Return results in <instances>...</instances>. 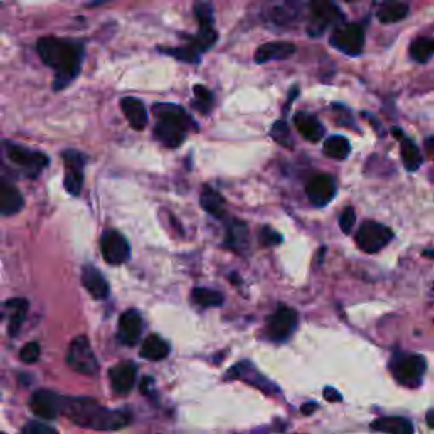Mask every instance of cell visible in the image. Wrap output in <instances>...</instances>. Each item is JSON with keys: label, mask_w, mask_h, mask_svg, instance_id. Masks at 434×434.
Listing matches in <instances>:
<instances>
[{"label": "cell", "mask_w": 434, "mask_h": 434, "mask_svg": "<svg viewBox=\"0 0 434 434\" xmlns=\"http://www.w3.org/2000/svg\"><path fill=\"white\" fill-rule=\"evenodd\" d=\"M38 55L48 66L56 72L53 83L55 90L68 85L80 73L83 60V46L80 43L58 38H43L38 41Z\"/></svg>", "instance_id": "cell-1"}, {"label": "cell", "mask_w": 434, "mask_h": 434, "mask_svg": "<svg viewBox=\"0 0 434 434\" xmlns=\"http://www.w3.org/2000/svg\"><path fill=\"white\" fill-rule=\"evenodd\" d=\"M61 413H65L78 426L97 429V431H109V429L112 431L129 423L127 414L105 409L92 398H63Z\"/></svg>", "instance_id": "cell-2"}, {"label": "cell", "mask_w": 434, "mask_h": 434, "mask_svg": "<svg viewBox=\"0 0 434 434\" xmlns=\"http://www.w3.org/2000/svg\"><path fill=\"white\" fill-rule=\"evenodd\" d=\"M392 375L404 387H418L426 374V360L413 353H396L391 361Z\"/></svg>", "instance_id": "cell-3"}, {"label": "cell", "mask_w": 434, "mask_h": 434, "mask_svg": "<svg viewBox=\"0 0 434 434\" xmlns=\"http://www.w3.org/2000/svg\"><path fill=\"white\" fill-rule=\"evenodd\" d=\"M66 363H68V366H72V370L82 375H95L97 369H99L94 351H92L90 343L85 336H78L72 341V344L68 346V353H66Z\"/></svg>", "instance_id": "cell-4"}, {"label": "cell", "mask_w": 434, "mask_h": 434, "mask_svg": "<svg viewBox=\"0 0 434 434\" xmlns=\"http://www.w3.org/2000/svg\"><path fill=\"white\" fill-rule=\"evenodd\" d=\"M6 158L16 166L22 168V171L28 176H38L48 165L46 154L12 143L6 144Z\"/></svg>", "instance_id": "cell-5"}, {"label": "cell", "mask_w": 434, "mask_h": 434, "mask_svg": "<svg viewBox=\"0 0 434 434\" xmlns=\"http://www.w3.org/2000/svg\"><path fill=\"white\" fill-rule=\"evenodd\" d=\"M393 233L387 226L380 223H369L361 224V228L356 233V245L360 246L361 251L365 253H376L382 248H385L392 241Z\"/></svg>", "instance_id": "cell-6"}, {"label": "cell", "mask_w": 434, "mask_h": 434, "mask_svg": "<svg viewBox=\"0 0 434 434\" xmlns=\"http://www.w3.org/2000/svg\"><path fill=\"white\" fill-rule=\"evenodd\" d=\"M331 44L341 53L349 56H356L363 51L365 46V34L363 29L356 24H344L338 28L331 36Z\"/></svg>", "instance_id": "cell-7"}, {"label": "cell", "mask_w": 434, "mask_h": 434, "mask_svg": "<svg viewBox=\"0 0 434 434\" xmlns=\"http://www.w3.org/2000/svg\"><path fill=\"white\" fill-rule=\"evenodd\" d=\"M341 19L339 9L331 0H312L311 2V36H321L327 28Z\"/></svg>", "instance_id": "cell-8"}, {"label": "cell", "mask_w": 434, "mask_h": 434, "mask_svg": "<svg viewBox=\"0 0 434 434\" xmlns=\"http://www.w3.org/2000/svg\"><path fill=\"white\" fill-rule=\"evenodd\" d=\"M100 251L104 260L110 265H121L124 261L129 260L131 248L127 239L119 231H105L100 239Z\"/></svg>", "instance_id": "cell-9"}, {"label": "cell", "mask_w": 434, "mask_h": 434, "mask_svg": "<svg viewBox=\"0 0 434 434\" xmlns=\"http://www.w3.org/2000/svg\"><path fill=\"white\" fill-rule=\"evenodd\" d=\"M65 162V189L72 196H78L83 187V166H85V154L75 149L63 153Z\"/></svg>", "instance_id": "cell-10"}, {"label": "cell", "mask_w": 434, "mask_h": 434, "mask_svg": "<svg viewBox=\"0 0 434 434\" xmlns=\"http://www.w3.org/2000/svg\"><path fill=\"white\" fill-rule=\"evenodd\" d=\"M297 327V312L290 307H280L270 317L267 336L272 341H287Z\"/></svg>", "instance_id": "cell-11"}, {"label": "cell", "mask_w": 434, "mask_h": 434, "mask_svg": "<svg viewBox=\"0 0 434 434\" xmlns=\"http://www.w3.org/2000/svg\"><path fill=\"white\" fill-rule=\"evenodd\" d=\"M31 407H33V413L39 419L53 420L55 418H58V414L61 413L63 397H60L58 393L51 391H38L31 398Z\"/></svg>", "instance_id": "cell-12"}, {"label": "cell", "mask_w": 434, "mask_h": 434, "mask_svg": "<svg viewBox=\"0 0 434 434\" xmlns=\"http://www.w3.org/2000/svg\"><path fill=\"white\" fill-rule=\"evenodd\" d=\"M305 192H307L309 201H311L314 206L324 207L333 201L336 196V184L329 175H317L309 181Z\"/></svg>", "instance_id": "cell-13"}, {"label": "cell", "mask_w": 434, "mask_h": 434, "mask_svg": "<svg viewBox=\"0 0 434 434\" xmlns=\"http://www.w3.org/2000/svg\"><path fill=\"white\" fill-rule=\"evenodd\" d=\"M153 114L159 119V121L175 124V126L181 127L184 131L194 129V127H196V122L192 121V117H190L189 114L180 107V105L157 104V105H153Z\"/></svg>", "instance_id": "cell-14"}, {"label": "cell", "mask_w": 434, "mask_h": 434, "mask_svg": "<svg viewBox=\"0 0 434 434\" xmlns=\"http://www.w3.org/2000/svg\"><path fill=\"white\" fill-rule=\"evenodd\" d=\"M136 375H138V370H136L134 363H121V365L114 366L110 370V382H112V388L121 396H126L132 391L136 383Z\"/></svg>", "instance_id": "cell-15"}, {"label": "cell", "mask_w": 434, "mask_h": 434, "mask_svg": "<svg viewBox=\"0 0 434 434\" xmlns=\"http://www.w3.org/2000/svg\"><path fill=\"white\" fill-rule=\"evenodd\" d=\"M295 53V44L289 41H273L261 44L255 53L256 63H267L272 60H285Z\"/></svg>", "instance_id": "cell-16"}, {"label": "cell", "mask_w": 434, "mask_h": 434, "mask_svg": "<svg viewBox=\"0 0 434 434\" xmlns=\"http://www.w3.org/2000/svg\"><path fill=\"white\" fill-rule=\"evenodd\" d=\"M24 206L22 194L11 181L0 180V214L12 216L17 214Z\"/></svg>", "instance_id": "cell-17"}, {"label": "cell", "mask_w": 434, "mask_h": 434, "mask_svg": "<svg viewBox=\"0 0 434 434\" xmlns=\"http://www.w3.org/2000/svg\"><path fill=\"white\" fill-rule=\"evenodd\" d=\"M141 329H143V321H141V316L136 311L124 312L121 319H119V336H121L122 343L126 344L138 343Z\"/></svg>", "instance_id": "cell-18"}, {"label": "cell", "mask_w": 434, "mask_h": 434, "mask_svg": "<svg viewBox=\"0 0 434 434\" xmlns=\"http://www.w3.org/2000/svg\"><path fill=\"white\" fill-rule=\"evenodd\" d=\"M82 283L85 285L88 294L97 300H104L105 297L109 295L107 280H105L99 270L90 267V265H87V267L82 270Z\"/></svg>", "instance_id": "cell-19"}, {"label": "cell", "mask_w": 434, "mask_h": 434, "mask_svg": "<svg viewBox=\"0 0 434 434\" xmlns=\"http://www.w3.org/2000/svg\"><path fill=\"white\" fill-rule=\"evenodd\" d=\"M121 109L124 110V114H126L132 129H144L146 124H148V112H146L143 102L139 99H134V97H124L121 100Z\"/></svg>", "instance_id": "cell-20"}, {"label": "cell", "mask_w": 434, "mask_h": 434, "mask_svg": "<svg viewBox=\"0 0 434 434\" xmlns=\"http://www.w3.org/2000/svg\"><path fill=\"white\" fill-rule=\"evenodd\" d=\"M185 136H187V131L175 126V124L158 121L157 126H154V138H157L159 143L168 146V148H176V146H180L184 143Z\"/></svg>", "instance_id": "cell-21"}, {"label": "cell", "mask_w": 434, "mask_h": 434, "mask_svg": "<svg viewBox=\"0 0 434 434\" xmlns=\"http://www.w3.org/2000/svg\"><path fill=\"white\" fill-rule=\"evenodd\" d=\"M294 122L300 134H302L305 139L312 141V143H317V141L324 136V127H322V124L319 122L316 117L311 116V114H295Z\"/></svg>", "instance_id": "cell-22"}, {"label": "cell", "mask_w": 434, "mask_h": 434, "mask_svg": "<svg viewBox=\"0 0 434 434\" xmlns=\"http://www.w3.org/2000/svg\"><path fill=\"white\" fill-rule=\"evenodd\" d=\"M229 375L241 376L245 382L253 383L256 388H261V391H265L267 393H270L272 391L277 392L275 385H272L267 379H265V376H261L258 371L253 369V365H250V363H239V365L233 366V370L229 371Z\"/></svg>", "instance_id": "cell-23"}, {"label": "cell", "mask_w": 434, "mask_h": 434, "mask_svg": "<svg viewBox=\"0 0 434 434\" xmlns=\"http://www.w3.org/2000/svg\"><path fill=\"white\" fill-rule=\"evenodd\" d=\"M371 429L387 434H414V426L404 418H380L371 423Z\"/></svg>", "instance_id": "cell-24"}, {"label": "cell", "mask_w": 434, "mask_h": 434, "mask_svg": "<svg viewBox=\"0 0 434 434\" xmlns=\"http://www.w3.org/2000/svg\"><path fill=\"white\" fill-rule=\"evenodd\" d=\"M407 14H409V7L402 0H387L376 12V16L383 24H393V22L402 21Z\"/></svg>", "instance_id": "cell-25"}, {"label": "cell", "mask_w": 434, "mask_h": 434, "mask_svg": "<svg viewBox=\"0 0 434 434\" xmlns=\"http://www.w3.org/2000/svg\"><path fill=\"white\" fill-rule=\"evenodd\" d=\"M168 353H170V344L154 334L149 336L148 339H144L143 346H141V356L152 361L163 360V358L168 356Z\"/></svg>", "instance_id": "cell-26"}, {"label": "cell", "mask_w": 434, "mask_h": 434, "mask_svg": "<svg viewBox=\"0 0 434 434\" xmlns=\"http://www.w3.org/2000/svg\"><path fill=\"white\" fill-rule=\"evenodd\" d=\"M401 153H402V162H404L406 170L416 171L420 165H423V154H420L419 148L411 139L402 138Z\"/></svg>", "instance_id": "cell-27"}, {"label": "cell", "mask_w": 434, "mask_h": 434, "mask_svg": "<svg viewBox=\"0 0 434 434\" xmlns=\"http://www.w3.org/2000/svg\"><path fill=\"white\" fill-rule=\"evenodd\" d=\"M201 206L203 211L209 212L214 217H223L224 216V201L214 189H203L201 196Z\"/></svg>", "instance_id": "cell-28"}, {"label": "cell", "mask_w": 434, "mask_h": 434, "mask_svg": "<svg viewBox=\"0 0 434 434\" xmlns=\"http://www.w3.org/2000/svg\"><path fill=\"white\" fill-rule=\"evenodd\" d=\"M324 153L329 158L344 159L351 153V144H349V141L343 138V136H331L324 143Z\"/></svg>", "instance_id": "cell-29"}, {"label": "cell", "mask_w": 434, "mask_h": 434, "mask_svg": "<svg viewBox=\"0 0 434 434\" xmlns=\"http://www.w3.org/2000/svg\"><path fill=\"white\" fill-rule=\"evenodd\" d=\"M7 305L9 307L14 309V312H12V317H11V324H9V334L16 336L17 333H19L22 322H24L29 304H28V300H24V299H12V300H9Z\"/></svg>", "instance_id": "cell-30"}, {"label": "cell", "mask_w": 434, "mask_h": 434, "mask_svg": "<svg viewBox=\"0 0 434 434\" xmlns=\"http://www.w3.org/2000/svg\"><path fill=\"white\" fill-rule=\"evenodd\" d=\"M216 41H217V33H216L214 26H207V28H201V31H199V34L196 38L190 39L189 46L201 55L202 51H207L209 48L214 46Z\"/></svg>", "instance_id": "cell-31"}, {"label": "cell", "mask_w": 434, "mask_h": 434, "mask_svg": "<svg viewBox=\"0 0 434 434\" xmlns=\"http://www.w3.org/2000/svg\"><path fill=\"white\" fill-rule=\"evenodd\" d=\"M434 55V39L419 38L411 44V56L418 63H426Z\"/></svg>", "instance_id": "cell-32"}, {"label": "cell", "mask_w": 434, "mask_h": 434, "mask_svg": "<svg viewBox=\"0 0 434 434\" xmlns=\"http://www.w3.org/2000/svg\"><path fill=\"white\" fill-rule=\"evenodd\" d=\"M248 245V228L245 223H233L228 234V246L241 253Z\"/></svg>", "instance_id": "cell-33"}, {"label": "cell", "mask_w": 434, "mask_h": 434, "mask_svg": "<svg viewBox=\"0 0 434 434\" xmlns=\"http://www.w3.org/2000/svg\"><path fill=\"white\" fill-rule=\"evenodd\" d=\"M192 299L202 307H219L224 302V297L219 292L211 289H196L192 292Z\"/></svg>", "instance_id": "cell-34"}, {"label": "cell", "mask_w": 434, "mask_h": 434, "mask_svg": "<svg viewBox=\"0 0 434 434\" xmlns=\"http://www.w3.org/2000/svg\"><path fill=\"white\" fill-rule=\"evenodd\" d=\"M162 53H166V55L174 56V58L185 61V63H199L201 60V55L196 50H192L190 46L184 48H162Z\"/></svg>", "instance_id": "cell-35"}, {"label": "cell", "mask_w": 434, "mask_h": 434, "mask_svg": "<svg viewBox=\"0 0 434 434\" xmlns=\"http://www.w3.org/2000/svg\"><path fill=\"white\" fill-rule=\"evenodd\" d=\"M194 94H196V102H194V107L197 110H201L202 114H207L212 109V100H214V97L209 90H207L206 87L202 85H196L194 87Z\"/></svg>", "instance_id": "cell-36"}, {"label": "cell", "mask_w": 434, "mask_h": 434, "mask_svg": "<svg viewBox=\"0 0 434 434\" xmlns=\"http://www.w3.org/2000/svg\"><path fill=\"white\" fill-rule=\"evenodd\" d=\"M196 16L201 22V28L214 26V7L207 0H201V2L196 4Z\"/></svg>", "instance_id": "cell-37"}, {"label": "cell", "mask_w": 434, "mask_h": 434, "mask_svg": "<svg viewBox=\"0 0 434 434\" xmlns=\"http://www.w3.org/2000/svg\"><path fill=\"white\" fill-rule=\"evenodd\" d=\"M272 138L275 139L277 143H280L282 146H290L292 136H290V129H289V126H287V122L277 121L275 124H273Z\"/></svg>", "instance_id": "cell-38"}, {"label": "cell", "mask_w": 434, "mask_h": 434, "mask_svg": "<svg viewBox=\"0 0 434 434\" xmlns=\"http://www.w3.org/2000/svg\"><path fill=\"white\" fill-rule=\"evenodd\" d=\"M39 353H41V349H39L38 343H28L21 349V360L24 363H34L38 361Z\"/></svg>", "instance_id": "cell-39"}, {"label": "cell", "mask_w": 434, "mask_h": 434, "mask_svg": "<svg viewBox=\"0 0 434 434\" xmlns=\"http://www.w3.org/2000/svg\"><path fill=\"white\" fill-rule=\"evenodd\" d=\"M260 243L265 246H275L278 243H282V236L277 231H273L272 228H263L260 233Z\"/></svg>", "instance_id": "cell-40"}, {"label": "cell", "mask_w": 434, "mask_h": 434, "mask_svg": "<svg viewBox=\"0 0 434 434\" xmlns=\"http://www.w3.org/2000/svg\"><path fill=\"white\" fill-rule=\"evenodd\" d=\"M356 216L355 211L351 209V207H348V209L343 211V214L339 217V226H341V231L343 233H349L353 229V226H355Z\"/></svg>", "instance_id": "cell-41"}, {"label": "cell", "mask_w": 434, "mask_h": 434, "mask_svg": "<svg viewBox=\"0 0 434 434\" xmlns=\"http://www.w3.org/2000/svg\"><path fill=\"white\" fill-rule=\"evenodd\" d=\"M22 434H56V431L51 426H48V424L33 420V423H29L28 426L24 428Z\"/></svg>", "instance_id": "cell-42"}, {"label": "cell", "mask_w": 434, "mask_h": 434, "mask_svg": "<svg viewBox=\"0 0 434 434\" xmlns=\"http://www.w3.org/2000/svg\"><path fill=\"white\" fill-rule=\"evenodd\" d=\"M324 398L327 402H341V401H343L341 393L333 387H326L324 388Z\"/></svg>", "instance_id": "cell-43"}, {"label": "cell", "mask_w": 434, "mask_h": 434, "mask_svg": "<svg viewBox=\"0 0 434 434\" xmlns=\"http://www.w3.org/2000/svg\"><path fill=\"white\" fill-rule=\"evenodd\" d=\"M316 409H317V404H316V402H307V404H304V406H302V409H300V411H302V414L309 416V414H312Z\"/></svg>", "instance_id": "cell-44"}, {"label": "cell", "mask_w": 434, "mask_h": 434, "mask_svg": "<svg viewBox=\"0 0 434 434\" xmlns=\"http://www.w3.org/2000/svg\"><path fill=\"white\" fill-rule=\"evenodd\" d=\"M426 149H428L429 157H433V158H434V138H429V139L426 141Z\"/></svg>", "instance_id": "cell-45"}, {"label": "cell", "mask_w": 434, "mask_h": 434, "mask_svg": "<svg viewBox=\"0 0 434 434\" xmlns=\"http://www.w3.org/2000/svg\"><path fill=\"white\" fill-rule=\"evenodd\" d=\"M426 423H428V426L431 428V429H434V409H431L428 413V416H426Z\"/></svg>", "instance_id": "cell-46"}, {"label": "cell", "mask_w": 434, "mask_h": 434, "mask_svg": "<svg viewBox=\"0 0 434 434\" xmlns=\"http://www.w3.org/2000/svg\"><path fill=\"white\" fill-rule=\"evenodd\" d=\"M392 134L396 136V138H398V139H402V138H404V134H402V131L398 129V127H393V129H392Z\"/></svg>", "instance_id": "cell-47"}, {"label": "cell", "mask_w": 434, "mask_h": 434, "mask_svg": "<svg viewBox=\"0 0 434 434\" xmlns=\"http://www.w3.org/2000/svg\"><path fill=\"white\" fill-rule=\"evenodd\" d=\"M426 256H434V250L433 251H426V253H424Z\"/></svg>", "instance_id": "cell-48"}, {"label": "cell", "mask_w": 434, "mask_h": 434, "mask_svg": "<svg viewBox=\"0 0 434 434\" xmlns=\"http://www.w3.org/2000/svg\"><path fill=\"white\" fill-rule=\"evenodd\" d=\"M346 2H355V0H346Z\"/></svg>", "instance_id": "cell-49"}, {"label": "cell", "mask_w": 434, "mask_h": 434, "mask_svg": "<svg viewBox=\"0 0 434 434\" xmlns=\"http://www.w3.org/2000/svg\"><path fill=\"white\" fill-rule=\"evenodd\" d=\"M0 319H2V311H0Z\"/></svg>", "instance_id": "cell-50"}, {"label": "cell", "mask_w": 434, "mask_h": 434, "mask_svg": "<svg viewBox=\"0 0 434 434\" xmlns=\"http://www.w3.org/2000/svg\"><path fill=\"white\" fill-rule=\"evenodd\" d=\"M0 434H6V433H0Z\"/></svg>", "instance_id": "cell-51"}]
</instances>
